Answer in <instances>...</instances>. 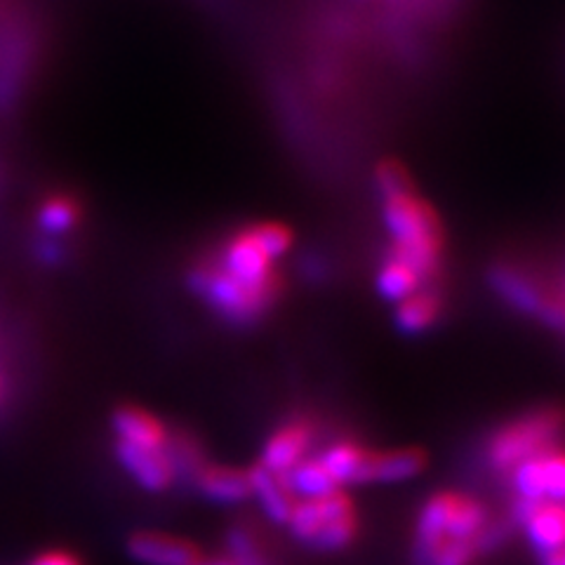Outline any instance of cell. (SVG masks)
<instances>
[{"instance_id":"11","label":"cell","mask_w":565,"mask_h":565,"mask_svg":"<svg viewBox=\"0 0 565 565\" xmlns=\"http://www.w3.org/2000/svg\"><path fill=\"white\" fill-rule=\"evenodd\" d=\"M128 552L145 565H196L205 554L199 544L153 530H139L128 542Z\"/></svg>"},{"instance_id":"4","label":"cell","mask_w":565,"mask_h":565,"mask_svg":"<svg viewBox=\"0 0 565 565\" xmlns=\"http://www.w3.org/2000/svg\"><path fill=\"white\" fill-rule=\"evenodd\" d=\"M290 535L316 552H342L359 535V511L344 490L297 500L288 519Z\"/></svg>"},{"instance_id":"8","label":"cell","mask_w":565,"mask_h":565,"mask_svg":"<svg viewBox=\"0 0 565 565\" xmlns=\"http://www.w3.org/2000/svg\"><path fill=\"white\" fill-rule=\"evenodd\" d=\"M316 429L313 424L307 419H290L278 427L264 444L259 465L264 471L276 473V476H286L297 467L302 465L309 457V450L313 446Z\"/></svg>"},{"instance_id":"13","label":"cell","mask_w":565,"mask_h":565,"mask_svg":"<svg viewBox=\"0 0 565 565\" xmlns=\"http://www.w3.org/2000/svg\"><path fill=\"white\" fill-rule=\"evenodd\" d=\"M191 481L203 498H207L215 504L232 507L253 498L250 471L245 469L205 462L196 473L191 476Z\"/></svg>"},{"instance_id":"23","label":"cell","mask_w":565,"mask_h":565,"mask_svg":"<svg viewBox=\"0 0 565 565\" xmlns=\"http://www.w3.org/2000/svg\"><path fill=\"white\" fill-rule=\"evenodd\" d=\"M537 561H540V565H565V546H563L561 552L537 556Z\"/></svg>"},{"instance_id":"2","label":"cell","mask_w":565,"mask_h":565,"mask_svg":"<svg viewBox=\"0 0 565 565\" xmlns=\"http://www.w3.org/2000/svg\"><path fill=\"white\" fill-rule=\"evenodd\" d=\"M382 220L394 238L392 257L411 267L419 280H431L440 267V222L436 210L415 193L382 201Z\"/></svg>"},{"instance_id":"5","label":"cell","mask_w":565,"mask_h":565,"mask_svg":"<svg viewBox=\"0 0 565 565\" xmlns=\"http://www.w3.org/2000/svg\"><path fill=\"white\" fill-rule=\"evenodd\" d=\"M191 282L224 318L241 326L255 323L269 311L278 292L255 290L228 276L220 264H207L191 274Z\"/></svg>"},{"instance_id":"16","label":"cell","mask_w":565,"mask_h":565,"mask_svg":"<svg viewBox=\"0 0 565 565\" xmlns=\"http://www.w3.org/2000/svg\"><path fill=\"white\" fill-rule=\"evenodd\" d=\"M490 282H492V288L498 290V295L504 297L511 307H516L523 313H530L535 318L542 316L544 305H546V295L521 271L511 269V267H494L490 271Z\"/></svg>"},{"instance_id":"22","label":"cell","mask_w":565,"mask_h":565,"mask_svg":"<svg viewBox=\"0 0 565 565\" xmlns=\"http://www.w3.org/2000/svg\"><path fill=\"white\" fill-rule=\"evenodd\" d=\"M31 565H81L76 556H71L68 552H45L39 558H35Z\"/></svg>"},{"instance_id":"15","label":"cell","mask_w":565,"mask_h":565,"mask_svg":"<svg viewBox=\"0 0 565 565\" xmlns=\"http://www.w3.org/2000/svg\"><path fill=\"white\" fill-rule=\"evenodd\" d=\"M247 471H250L253 498L259 502L264 514L269 516V521L286 525L297 504V498L292 494L288 481L282 479V476L264 471L262 467H253Z\"/></svg>"},{"instance_id":"7","label":"cell","mask_w":565,"mask_h":565,"mask_svg":"<svg viewBox=\"0 0 565 565\" xmlns=\"http://www.w3.org/2000/svg\"><path fill=\"white\" fill-rule=\"evenodd\" d=\"M511 516L537 556L561 552L565 546V502L514 500Z\"/></svg>"},{"instance_id":"17","label":"cell","mask_w":565,"mask_h":565,"mask_svg":"<svg viewBox=\"0 0 565 565\" xmlns=\"http://www.w3.org/2000/svg\"><path fill=\"white\" fill-rule=\"evenodd\" d=\"M440 316V297L434 292H415L396 309V326L405 334H417L431 328Z\"/></svg>"},{"instance_id":"1","label":"cell","mask_w":565,"mask_h":565,"mask_svg":"<svg viewBox=\"0 0 565 565\" xmlns=\"http://www.w3.org/2000/svg\"><path fill=\"white\" fill-rule=\"evenodd\" d=\"M507 525L492 521L490 509L462 490H440L422 504L415 521L417 565H476L502 544Z\"/></svg>"},{"instance_id":"3","label":"cell","mask_w":565,"mask_h":565,"mask_svg":"<svg viewBox=\"0 0 565 565\" xmlns=\"http://www.w3.org/2000/svg\"><path fill=\"white\" fill-rule=\"evenodd\" d=\"M563 434L565 413L558 408H540L516 419H509L488 440V467L494 473L509 476L535 455L558 448Z\"/></svg>"},{"instance_id":"18","label":"cell","mask_w":565,"mask_h":565,"mask_svg":"<svg viewBox=\"0 0 565 565\" xmlns=\"http://www.w3.org/2000/svg\"><path fill=\"white\" fill-rule=\"evenodd\" d=\"M419 286H422L419 276L392 255H388V259L377 271V292L382 299H386V302L401 305L403 299L419 292Z\"/></svg>"},{"instance_id":"14","label":"cell","mask_w":565,"mask_h":565,"mask_svg":"<svg viewBox=\"0 0 565 565\" xmlns=\"http://www.w3.org/2000/svg\"><path fill=\"white\" fill-rule=\"evenodd\" d=\"M114 429L122 444H132L139 448H168L170 444V434L163 427V422L147 411L135 408V405L116 411Z\"/></svg>"},{"instance_id":"9","label":"cell","mask_w":565,"mask_h":565,"mask_svg":"<svg viewBox=\"0 0 565 565\" xmlns=\"http://www.w3.org/2000/svg\"><path fill=\"white\" fill-rule=\"evenodd\" d=\"M220 267L228 276L241 280L247 288L278 292V278L274 274V262L259 250V247L253 243V238L247 236L245 228L226 243Z\"/></svg>"},{"instance_id":"10","label":"cell","mask_w":565,"mask_h":565,"mask_svg":"<svg viewBox=\"0 0 565 565\" xmlns=\"http://www.w3.org/2000/svg\"><path fill=\"white\" fill-rule=\"evenodd\" d=\"M116 457L135 483L149 492H163L177 479V467L168 448H139L116 440Z\"/></svg>"},{"instance_id":"19","label":"cell","mask_w":565,"mask_h":565,"mask_svg":"<svg viewBox=\"0 0 565 565\" xmlns=\"http://www.w3.org/2000/svg\"><path fill=\"white\" fill-rule=\"evenodd\" d=\"M247 236L253 238V243L259 247V250L267 255L271 262L280 259L282 255L290 253L292 247V232L288 226L274 224V222H264L245 228Z\"/></svg>"},{"instance_id":"12","label":"cell","mask_w":565,"mask_h":565,"mask_svg":"<svg viewBox=\"0 0 565 565\" xmlns=\"http://www.w3.org/2000/svg\"><path fill=\"white\" fill-rule=\"evenodd\" d=\"M427 467V455L415 448L370 450L365 452L359 473V486L367 483H403L415 479Z\"/></svg>"},{"instance_id":"20","label":"cell","mask_w":565,"mask_h":565,"mask_svg":"<svg viewBox=\"0 0 565 565\" xmlns=\"http://www.w3.org/2000/svg\"><path fill=\"white\" fill-rule=\"evenodd\" d=\"M375 184L382 201H392L398 196H408V193H415L413 186V177L408 174L401 163L396 161H384L377 172H375Z\"/></svg>"},{"instance_id":"24","label":"cell","mask_w":565,"mask_h":565,"mask_svg":"<svg viewBox=\"0 0 565 565\" xmlns=\"http://www.w3.org/2000/svg\"><path fill=\"white\" fill-rule=\"evenodd\" d=\"M212 565H236L228 556H220V558H212Z\"/></svg>"},{"instance_id":"21","label":"cell","mask_w":565,"mask_h":565,"mask_svg":"<svg viewBox=\"0 0 565 565\" xmlns=\"http://www.w3.org/2000/svg\"><path fill=\"white\" fill-rule=\"evenodd\" d=\"M76 212H74V205L66 203V201H52L43 207V224L47 228H66L71 222H74Z\"/></svg>"},{"instance_id":"6","label":"cell","mask_w":565,"mask_h":565,"mask_svg":"<svg viewBox=\"0 0 565 565\" xmlns=\"http://www.w3.org/2000/svg\"><path fill=\"white\" fill-rule=\"evenodd\" d=\"M514 500L521 502H565V450L552 448L527 459L509 476Z\"/></svg>"}]
</instances>
